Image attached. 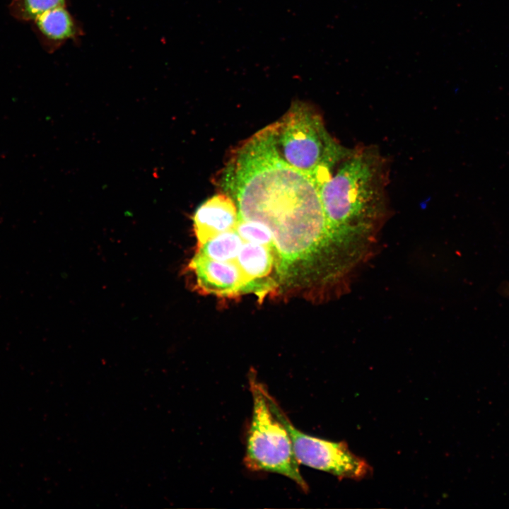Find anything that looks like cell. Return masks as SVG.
Wrapping results in <instances>:
<instances>
[{
	"label": "cell",
	"mask_w": 509,
	"mask_h": 509,
	"mask_svg": "<svg viewBox=\"0 0 509 509\" xmlns=\"http://www.w3.org/2000/svg\"><path fill=\"white\" fill-rule=\"evenodd\" d=\"M247 281L248 292L263 294L271 288L266 280L274 268L281 271V261L274 245L245 242L235 260Z\"/></svg>",
	"instance_id": "cell-8"
},
{
	"label": "cell",
	"mask_w": 509,
	"mask_h": 509,
	"mask_svg": "<svg viewBox=\"0 0 509 509\" xmlns=\"http://www.w3.org/2000/svg\"><path fill=\"white\" fill-rule=\"evenodd\" d=\"M235 230L245 242L274 245L272 231L262 223L239 218Z\"/></svg>",
	"instance_id": "cell-12"
},
{
	"label": "cell",
	"mask_w": 509,
	"mask_h": 509,
	"mask_svg": "<svg viewBox=\"0 0 509 509\" xmlns=\"http://www.w3.org/2000/svg\"><path fill=\"white\" fill-rule=\"evenodd\" d=\"M239 219L237 205L228 194H216L201 204L193 216L198 247L226 231L235 230Z\"/></svg>",
	"instance_id": "cell-7"
},
{
	"label": "cell",
	"mask_w": 509,
	"mask_h": 509,
	"mask_svg": "<svg viewBox=\"0 0 509 509\" xmlns=\"http://www.w3.org/2000/svg\"><path fill=\"white\" fill-rule=\"evenodd\" d=\"M67 0H11V15L18 21L32 22L42 13L59 6H66Z\"/></svg>",
	"instance_id": "cell-11"
},
{
	"label": "cell",
	"mask_w": 509,
	"mask_h": 509,
	"mask_svg": "<svg viewBox=\"0 0 509 509\" xmlns=\"http://www.w3.org/2000/svg\"><path fill=\"white\" fill-rule=\"evenodd\" d=\"M387 165L377 148H348L317 182L330 239L358 274L375 255L388 217Z\"/></svg>",
	"instance_id": "cell-2"
},
{
	"label": "cell",
	"mask_w": 509,
	"mask_h": 509,
	"mask_svg": "<svg viewBox=\"0 0 509 509\" xmlns=\"http://www.w3.org/2000/svg\"><path fill=\"white\" fill-rule=\"evenodd\" d=\"M187 271L203 293L228 297L248 292L247 281L235 261H217L196 252Z\"/></svg>",
	"instance_id": "cell-6"
},
{
	"label": "cell",
	"mask_w": 509,
	"mask_h": 509,
	"mask_svg": "<svg viewBox=\"0 0 509 509\" xmlns=\"http://www.w3.org/2000/svg\"><path fill=\"white\" fill-rule=\"evenodd\" d=\"M268 400L272 411L288 433L299 464L330 473L339 479L359 480L371 473L368 463L353 453L346 442H332L303 433L293 425L269 393Z\"/></svg>",
	"instance_id": "cell-5"
},
{
	"label": "cell",
	"mask_w": 509,
	"mask_h": 509,
	"mask_svg": "<svg viewBox=\"0 0 509 509\" xmlns=\"http://www.w3.org/2000/svg\"><path fill=\"white\" fill-rule=\"evenodd\" d=\"M271 126L280 157L315 182L347 149L329 134L321 115L304 102L293 103Z\"/></svg>",
	"instance_id": "cell-3"
},
{
	"label": "cell",
	"mask_w": 509,
	"mask_h": 509,
	"mask_svg": "<svg viewBox=\"0 0 509 509\" xmlns=\"http://www.w3.org/2000/svg\"><path fill=\"white\" fill-rule=\"evenodd\" d=\"M30 23L41 45L50 52L67 40L77 39L81 34L78 23L66 6L48 10Z\"/></svg>",
	"instance_id": "cell-9"
},
{
	"label": "cell",
	"mask_w": 509,
	"mask_h": 509,
	"mask_svg": "<svg viewBox=\"0 0 509 509\" xmlns=\"http://www.w3.org/2000/svg\"><path fill=\"white\" fill-rule=\"evenodd\" d=\"M222 181L239 218L271 230L283 271L298 260L323 263L336 255L317 185L280 157L271 124L235 149Z\"/></svg>",
	"instance_id": "cell-1"
},
{
	"label": "cell",
	"mask_w": 509,
	"mask_h": 509,
	"mask_svg": "<svg viewBox=\"0 0 509 509\" xmlns=\"http://www.w3.org/2000/svg\"><path fill=\"white\" fill-rule=\"evenodd\" d=\"M249 383L253 406L245 464L252 471L283 475L303 491H308V486L300 472L288 433L270 407L268 390L255 372L250 373Z\"/></svg>",
	"instance_id": "cell-4"
},
{
	"label": "cell",
	"mask_w": 509,
	"mask_h": 509,
	"mask_svg": "<svg viewBox=\"0 0 509 509\" xmlns=\"http://www.w3.org/2000/svg\"><path fill=\"white\" fill-rule=\"evenodd\" d=\"M244 240L235 230L218 235L197 247L198 252L209 259L221 262L235 260Z\"/></svg>",
	"instance_id": "cell-10"
}]
</instances>
